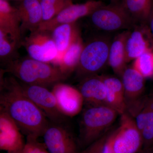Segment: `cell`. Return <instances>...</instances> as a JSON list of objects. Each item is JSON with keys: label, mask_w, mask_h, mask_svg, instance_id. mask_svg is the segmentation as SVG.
Instances as JSON below:
<instances>
[{"label": "cell", "mask_w": 153, "mask_h": 153, "mask_svg": "<svg viewBox=\"0 0 153 153\" xmlns=\"http://www.w3.org/2000/svg\"><path fill=\"white\" fill-rule=\"evenodd\" d=\"M2 78L0 110L7 114L27 137L38 139L42 136L49 120L26 95L15 77Z\"/></svg>", "instance_id": "cell-1"}, {"label": "cell", "mask_w": 153, "mask_h": 153, "mask_svg": "<svg viewBox=\"0 0 153 153\" xmlns=\"http://www.w3.org/2000/svg\"><path fill=\"white\" fill-rule=\"evenodd\" d=\"M84 45L81 36H79L63 54L56 65L67 76L76 70Z\"/></svg>", "instance_id": "cell-21"}, {"label": "cell", "mask_w": 153, "mask_h": 153, "mask_svg": "<svg viewBox=\"0 0 153 153\" xmlns=\"http://www.w3.org/2000/svg\"><path fill=\"white\" fill-rule=\"evenodd\" d=\"M78 89L85 105H106V88L101 75L96 74L81 79Z\"/></svg>", "instance_id": "cell-16"}, {"label": "cell", "mask_w": 153, "mask_h": 153, "mask_svg": "<svg viewBox=\"0 0 153 153\" xmlns=\"http://www.w3.org/2000/svg\"><path fill=\"white\" fill-rule=\"evenodd\" d=\"M130 30H125L115 37L110 47L108 64L115 74L121 78L127 67L126 43Z\"/></svg>", "instance_id": "cell-19"}, {"label": "cell", "mask_w": 153, "mask_h": 153, "mask_svg": "<svg viewBox=\"0 0 153 153\" xmlns=\"http://www.w3.org/2000/svg\"><path fill=\"white\" fill-rule=\"evenodd\" d=\"M132 66L146 79L153 78V51L140 55L134 60Z\"/></svg>", "instance_id": "cell-26"}, {"label": "cell", "mask_w": 153, "mask_h": 153, "mask_svg": "<svg viewBox=\"0 0 153 153\" xmlns=\"http://www.w3.org/2000/svg\"><path fill=\"white\" fill-rule=\"evenodd\" d=\"M4 72L12 74L22 83L47 88L63 82L68 77L57 66L31 57L18 58L6 64Z\"/></svg>", "instance_id": "cell-2"}, {"label": "cell", "mask_w": 153, "mask_h": 153, "mask_svg": "<svg viewBox=\"0 0 153 153\" xmlns=\"http://www.w3.org/2000/svg\"><path fill=\"white\" fill-rule=\"evenodd\" d=\"M147 24L150 31L151 35H152L153 39V6L150 15L148 19Z\"/></svg>", "instance_id": "cell-29"}, {"label": "cell", "mask_w": 153, "mask_h": 153, "mask_svg": "<svg viewBox=\"0 0 153 153\" xmlns=\"http://www.w3.org/2000/svg\"><path fill=\"white\" fill-rule=\"evenodd\" d=\"M22 45L33 59L53 65L57 60L58 52L51 32L38 29L32 31L23 40Z\"/></svg>", "instance_id": "cell-8"}, {"label": "cell", "mask_w": 153, "mask_h": 153, "mask_svg": "<svg viewBox=\"0 0 153 153\" xmlns=\"http://www.w3.org/2000/svg\"><path fill=\"white\" fill-rule=\"evenodd\" d=\"M110 38L97 36L91 39L82 49L75 72L79 80L86 76L97 74L108 64Z\"/></svg>", "instance_id": "cell-4"}, {"label": "cell", "mask_w": 153, "mask_h": 153, "mask_svg": "<svg viewBox=\"0 0 153 153\" xmlns=\"http://www.w3.org/2000/svg\"><path fill=\"white\" fill-rule=\"evenodd\" d=\"M20 83L26 95L42 111L49 121L65 123L68 117L61 111L52 91L44 86Z\"/></svg>", "instance_id": "cell-9"}, {"label": "cell", "mask_w": 153, "mask_h": 153, "mask_svg": "<svg viewBox=\"0 0 153 153\" xmlns=\"http://www.w3.org/2000/svg\"><path fill=\"white\" fill-rule=\"evenodd\" d=\"M0 149L8 153L22 152L25 146L22 132L10 117L0 110Z\"/></svg>", "instance_id": "cell-14"}, {"label": "cell", "mask_w": 153, "mask_h": 153, "mask_svg": "<svg viewBox=\"0 0 153 153\" xmlns=\"http://www.w3.org/2000/svg\"><path fill=\"white\" fill-rule=\"evenodd\" d=\"M43 22H48L55 18L68 6L73 4L72 0H40Z\"/></svg>", "instance_id": "cell-23"}, {"label": "cell", "mask_w": 153, "mask_h": 153, "mask_svg": "<svg viewBox=\"0 0 153 153\" xmlns=\"http://www.w3.org/2000/svg\"><path fill=\"white\" fill-rule=\"evenodd\" d=\"M137 153H153V146L149 147L143 148Z\"/></svg>", "instance_id": "cell-30"}, {"label": "cell", "mask_w": 153, "mask_h": 153, "mask_svg": "<svg viewBox=\"0 0 153 153\" xmlns=\"http://www.w3.org/2000/svg\"><path fill=\"white\" fill-rule=\"evenodd\" d=\"M88 17L94 28L105 32L130 30L137 25L120 1L104 4Z\"/></svg>", "instance_id": "cell-5"}, {"label": "cell", "mask_w": 153, "mask_h": 153, "mask_svg": "<svg viewBox=\"0 0 153 153\" xmlns=\"http://www.w3.org/2000/svg\"><path fill=\"white\" fill-rule=\"evenodd\" d=\"M104 4L101 1L97 0H89L82 4H72L50 21L42 22L38 29L51 32L59 25L76 23L79 19L88 16Z\"/></svg>", "instance_id": "cell-11"}, {"label": "cell", "mask_w": 153, "mask_h": 153, "mask_svg": "<svg viewBox=\"0 0 153 153\" xmlns=\"http://www.w3.org/2000/svg\"><path fill=\"white\" fill-rule=\"evenodd\" d=\"M61 111L67 117H72L82 110L84 101L78 88L63 82L57 83L52 87Z\"/></svg>", "instance_id": "cell-13"}, {"label": "cell", "mask_w": 153, "mask_h": 153, "mask_svg": "<svg viewBox=\"0 0 153 153\" xmlns=\"http://www.w3.org/2000/svg\"><path fill=\"white\" fill-rule=\"evenodd\" d=\"M16 8L21 22L22 34L38 30L43 22V13L40 0H24Z\"/></svg>", "instance_id": "cell-17"}, {"label": "cell", "mask_w": 153, "mask_h": 153, "mask_svg": "<svg viewBox=\"0 0 153 153\" xmlns=\"http://www.w3.org/2000/svg\"><path fill=\"white\" fill-rule=\"evenodd\" d=\"M127 63L153 51V39L147 24H138L129 31L126 43Z\"/></svg>", "instance_id": "cell-12"}, {"label": "cell", "mask_w": 153, "mask_h": 153, "mask_svg": "<svg viewBox=\"0 0 153 153\" xmlns=\"http://www.w3.org/2000/svg\"><path fill=\"white\" fill-rule=\"evenodd\" d=\"M148 111L141 133L143 148L153 146V92L148 95Z\"/></svg>", "instance_id": "cell-25"}, {"label": "cell", "mask_w": 153, "mask_h": 153, "mask_svg": "<svg viewBox=\"0 0 153 153\" xmlns=\"http://www.w3.org/2000/svg\"><path fill=\"white\" fill-rule=\"evenodd\" d=\"M42 137L50 153H79L77 142L64 123L49 121Z\"/></svg>", "instance_id": "cell-10"}, {"label": "cell", "mask_w": 153, "mask_h": 153, "mask_svg": "<svg viewBox=\"0 0 153 153\" xmlns=\"http://www.w3.org/2000/svg\"><path fill=\"white\" fill-rule=\"evenodd\" d=\"M6 1H10V0H6ZM11 1H24V0H11Z\"/></svg>", "instance_id": "cell-31"}, {"label": "cell", "mask_w": 153, "mask_h": 153, "mask_svg": "<svg viewBox=\"0 0 153 153\" xmlns=\"http://www.w3.org/2000/svg\"><path fill=\"white\" fill-rule=\"evenodd\" d=\"M120 119L119 126L110 134L113 153H137L143 148V142L134 119L126 112Z\"/></svg>", "instance_id": "cell-6"}, {"label": "cell", "mask_w": 153, "mask_h": 153, "mask_svg": "<svg viewBox=\"0 0 153 153\" xmlns=\"http://www.w3.org/2000/svg\"><path fill=\"white\" fill-rule=\"evenodd\" d=\"M22 153H50L44 143H41L38 139L27 137V141Z\"/></svg>", "instance_id": "cell-27"}, {"label": "cell", "mask_w": 153, "mask_h": 153, "mask_svg": "<svg viewBox=\"0 0 153 153\" xmlns=\"http://www.w3.org/2000/svg\"><path fill=\"white\" fill-rule=\"evenodd\" d=\"M106 88V105L119 114L126 112L124 91L120 78L110 75H101Z\"/></svg>", "instance_id": "cell-18"}, {"label": "cell", "mask_w": 153, "mask_h": 153, "mask_svg": "<svg viewBox=\"0 0 153 153\" xmlns=\"http://www.w3.org/2000/svg\"><path fill=\"white\" fill-rule=\"evenodd\" d=\"M120 2L137 25L147 24L153 0H120Z\"/></svg>", "instance_id": "cell-22"}, {"label": "cell", "mask_w": 153, "mask_h": 153, "mask_svg": "<svg viewBox=\"0 0 153 153\" xmlns=\"http://www.w3.org/2000/svg\"><path fill=\"white\" fill-rule=\"evenodd\" d=\"M120 79L123 84L126 111L134 119L144 106L146 78L133 67H127Z\"/></svg>", "instance_id": "cell-7"}, {"label": "cell", "mask_w": 153, "mask_h": 153, "mask_svg": "<svg viewBox=\"0 0 153 153\" xmlns=\"http://www.w3.org/2000/svg\"><path fill=\"white\" fill-rule=\"evenodd\" d=\"M109 133V132H107L97 140L88 146L84 151L79 153H102L105 143Z\"/></svg>", "instance_id": "cell-28"}, {"label": "cell", "mask_w": 153, "mask_h": 153, "mask_svg": "<svg viewBox=\"0 0 153 153\" xmlns=\"http://www.w3.org/2000/svg\"><path fill=\"white\" fill-rule=\"evenodd\" d=\"M22 152H12V153H22Z\"/></svg>", "instance_id": "cell-32"}, {"label": "cell", "mask_w": 153, "mask_h": 153, "mask_svg": "<svg viewBox=\"0 0 153 153\" xmlns=\"http://www.w3.org/2000/svg\"><path fill=\"white\" fill-rule=\"evenodd\" d=\"M119 114L106 105H85L79 122L77 143L87 147L106 133Z\"/></svg>", "instance_id": "cell-3"}, {"label": "cell", "mask_w": 153, "mask_h": 153, "mask_svg": "<svg viewBox=\"0 0 153 153\" xmlns=\"http://www.w3.org/2000/svg\"><path fill=\"white\" fill-rule=\"evenodd\" d=\"M0 31L8 35L19 47L22 46L23 34L18 9L6 0H0Z\"/></svg>", "instance_id": "cell-15"}, {"label": "cell", "mask_w": 153, "mask_h": 153, "mask_svg": "<svg viewBox=\"0 0 153 153\" xmlns=\"http://www.w3.org/2000/svg\"><path fill=\"white\" fill-rule=\"evenodd\" d=\"M51 33L58 52L57 60L54 65L56 66L63 54L80 36V31L76 22L59 25Z\"/></svg>", "instance_id": "cell-20"}, {"label": "cell", "mask_w": 153, "mask_h": 153, "mask_svg": "<svg viewBox=\"0 0 153 153\" xmlns=\"http://www.w3.org/2000/svg\"><path fill=\"white\" fill-rule=\"evenodd\" d=\"M19 46L8 35L0 31V59L3 63L7 64L18 59L17 49Z\"/></svg>", "instance_id": "cell-24"}]
</instances>
